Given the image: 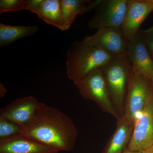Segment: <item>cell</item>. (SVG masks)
Returning a JSON list of instances; mask_svg holds the SVG:
<instances>
[{
	"label": "cell",
	"instance_id": "cell-19",
	"mask_svg": "<svg viewBox=\"0 0 153 153\" xmlns=\"http://www.w3.org/2000/svg\"><path fill=\"white\" fill-rule=\"evenodd\" d=\"M140 34L150 55L153 59V26L148 29H140Z\"/></svg>",
	"mask_w": 153,
	"mask_h": 153
},
{
	"label": "cell",
	"instance_id": "cell-23",
	"mask_svg": "<svg viewBox=\"0 0 153 153\" xmlns=\"http://www.w3.org/2000/svg\"><path fill=\"white\" fill-rule=\"evenodd\" d=\"M123 153H143V152H132V151H129L128 150H126Z\"/></svg>",
	"mask_w": 153,
	"mask_h": 153
},
{
	"label": "cell",
	"instance_id": "cell-15",
	"mask_svg": "<svg viewBox=\"0 0 153 153\" xmlns=\"http://www.w3.org/2000/svg\"><path fill=\"white\" fill-rule=\"evenodd\" d=\"M38 30L37 25L14 26L0 23V47H4L15 41L35 35Z\"/></svg>",
	"mask_w": 153,
	"mask_h": 153
},
{
	"label": "cell",
	"instance_id": "cell-4",
	"mask_svg": "<svg viewBox=\"0 0 153 153\" xmlns=\"http://www.w3.org/2000/svg\"><path fill=\"white\" fill-rule=\"evenodd\" d=\"M74 84L83 98L95 102L100 108L117 120L120 117L110 97L100 68L90 71Z\"/></svg>",
	"mask_w": 153,
	"mask_h": 153
},
{
	"label": "cell",
	"instance_id": "cell-1",
	"mask_svg": "<svg viewBox=\"0 0 153 153\" xmlns=\"http://www.w3.org/2000/svg\"><path fill=\"white\" fill-rule=\"evenodd\" d=\"M21 128L22 135L58 152L73 149L78 135L71 118L40 102L32 120Z\"/></svg>",
	"mask_w": 153,
	"mask_h": 153
},
{
	"label": "cell",
	"instance_id": "cell-10",
	"mask_svg": "<svg viewBox=\"0 0 153 153\" xmlns=\"http://www.w3.org/2000/svg\"><path fill=\"white\" fill-rule=\"evenodd\" d=\"M153 12V0H128L125 18L121 29L129 41L136 35L141 25Z\"/></svg>",
	"mask_w": 153,
	"mask_h": 153
},
{
	"label": "cell",
	"instance_id": "cell-9",
	"mask_svg": "<svg viewBox=\"0 0 153 153\" xmlns=\"http://www.w3.org/2000/svg\"><path fill=\"white\" fill-rule=\"evenodd\" d=\"M126 53L132 71L142 74L153 82V59L144 44L139 30L128 41Z\"/></svg>",
	"mask_w": 153,
	"mask_h": 153
},
{
	"label": "cell",
	"instance_id": "cell-7",
	"mask_svg": "<svg viewBox=\"0 0 153 153\" xmlns=\"http://www.w3.org/2000/svg\"><path fill=\"white\" fill-rule=\"evenodd\" d=\"M127 150L143 152L153 145V87L144 109L135 122Z\"/></svg>",
	"mask_w": 153,
	"mask_h": 153
},
{
	"label": "cell",
	"instance_id": "cell-6",
	"mask_svg": "<svg viewBox=\"0 0 153 153\" xmlns=\"http://www.w3.org/2000/svg\"><path fill=\"white\" fill-rule=\"evenodd\" d=\"M128 0H101L93 16L88 22L90 30L120 28L125 18Z\"/></svg>",
	"mask_w": 153,
	"mask_h": 153
},
{
	"label": "cell",
	"instance_id": "cell-16",
	"mask_svg": "<svg viewBox=\"0 0 153 153\" xmlns=\"http://www.w3.org/2000/svg\"><path fill=\"white\" fill-rule=\"evenodd\" d=\"M36 14L47 24L62 31L60 0H43Z\"/></svg>",
	"mask_w": 153,
	"mask_h": 153
},
{
	"label": "cell",
	"instance_id": "cell-2",
	"mask_svg": "<svg viewBox=\"0 0 153 153\" xmlns=\"http://www.w3.org/2000/svg\"><path fill=\"white\" fill-rule=\"evenodd\" d=\"M113 56L82 40L73 42L66 55L67 76L76 83L90 71L103 66Z\"/></svg>",
	"mask_w": 153,
	"mask_h": 153
},
{
	"label": "cell",
	"instance_id": "cell-14",
	"mask_svg": "<svg viewBox=\"0 0 153 153\" xmlns=\"http://www.w3.org/2000/svg\"><path fill=\"white\" fill-rule=\"evenodd\" d=\"M117 120L116 129L104 153H122L131 135L134 125L128 122L123 116Z\"/></svg>",
	"mask_w": 153,
	"mask_h": 153
},
{
	"label": "cell",
	"instance_id": "cell-18",
	"mask_svg": "<svg viewBox=\"0 0 153 153\" xmlns=\"http://www.w3.org/2000/svg\"><path fill=\"white\" fill-rule=\"evenodd\" d=\"M26 0H1L0 14L24 10Z\"/></svg>",
	"mask_w": 153,
	"mask_h": 153
},
{
	"label": "cell",
	"instance_id": "cell-11",
	"mask_svg": "<svg viewBox=\"0 0 153 153\" xmlns=\"http://www.w3.org/2000/svg\"><path fill=\"white\" fill-rule=\"evenodd\" d=\"M39 103L33 96L17 98L1 108L0 117L22 127L33 119Z\"/></svg>",
	"mask_w": 153,
	"mask_h": 153
},
{
	"label": "cell",
	"instance_id": "cell-22",
	"mask_svg": "<svg viewBox=\"0 0 153 153\" xmlns=\"http://www.w3.org/2000/svg\"><path fill=\"white\" fill-rule=\"evenodd\" d=\"M143 152V153H153V145Z\"/></svg>",
	"mask_w": 153,
	"mask_h": 153
},
{
	"label": "cell",
	"instance_id": "cell-20",
	"mask_svg": "<svg viewBox=\"0 0 153 153\" xmlns=\"http://www.w3.org/2000/svg\"><path fill=\"white\" fill-rule=\"evenodd\" d=\"M43 0H26L24 10H28L36 14Z\"/></svg>",
	"mask_w": 153,
	"mask_h": 153
},
{
	"label": "cell",
	"instance_id": "cell-17",
	"mask_svg": "<svg viewBox=\"0 0 153 153\" xmlns=\"http://www.w3.org/2000/svg\"><path fill=\"white\" fill-rule=\"evenodd\" d=\"M21 127L0 117V140L5 139L20 134Z\"/></svg>",
	"mask_w": 153,
	"mask_h": 153
},
{
	"label": "cell",
	"instance_id": "cell-13",
	"mask_svg": "<svg viewBox=\"0 0 153 153\" xmlns=\"http://www.w3.org/2000/svg\"><path fill=\"white\" fill-rule=\"evenodd\" d=\"M101 0H60L63 30H68L78 15L95 9Z\"/></svg>",
	"mask_w": 153,
	"mask_h": 153
},
{
	"label": "cell",
	"instance_id": "cell-12",
	"mask_svg": "<svg viewBox=\"0 0 153 153\" xmlns=\"http://www.w3.org/2000/svg\"><path fill=\"white\" fill-rule=\"evenodd\" d=\"M59 152L21 134L0 140V153H58Z\"/></svg>",
	"mask_w": 153,
	"mask_h": 153
},
{
	"label": "cell",
	"instance_id": "cell-5",
	"mask_svg": "<svg viewBox=\"0 0 153 153\" xmlns=\"http://www.w3.org/2000/svg\"><path fill=\"white\" fill-rule=\"evenodd\" d=\"M153 82L142 74L132 71L126 96V106L124 118L134 125L143 112L147 102Z\"/></svg>",
	"mask_w": 153,
	"mask_h": 153
},
{
	"label": "cell",
	"instance_id": "cell-21",
	"mask_svg": "<svg viewBox=\"0 0 153 153\" xmlns=\"http://www.w3.org/2000/svg\"><path fill=\"white\" fill-rule=\"evenodd\" d=\"M7 90L5 86V85L3 83H1L0 84V97L1 98H3L4 97L7 93Z\"/></svg>",
	"mask_w": 153,
	"mask_h": 153
},
{
	"label": "cell",
	"instance_id": "cell-3",
	"mask_svg": "<svg viewBox=\"0 0 153 153\" xmlns=\"http://www.w3.org/2000/svg\"><path fill=\"white\" fill-rule=\"evenodd\" d=\"M100 68L113 104L117 112L122 113L132 71L126 52L113 56Z\"/></svg>",
	"mask_w": 153,
	"mask_h": 153
},
{
	"label": "cell",
	"instance_id": "cell-8",
	"mask_svg": "<svg viewBox=\"0 0 153 153\" xmlns=\"http://www.w3.org/2000/svg\"><path fill=\"white\" fill-rule=\"evenodd\" d=\"M82 41L112 56L126 52L128 42L121 28L113 27L99 29L95 34L85 36Z\"/></svg>",
	"mask_w": 153,
	"mask_h": 153
}]
</instances>
